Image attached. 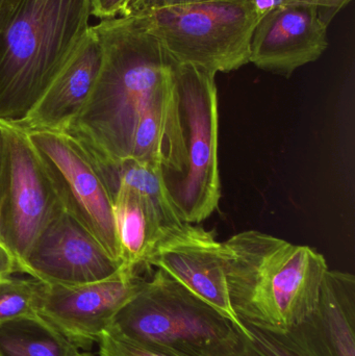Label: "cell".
<instances>
[{"label": "cell", "mask_w": 355, "mask_h": 356, "mask_svg": "<svg viewBox=\"0 0 355 356\" xmlns=\"http://www.w3.org/2000/svg\"><path fill=\"white\" fill-rule=\"evenodd\" d=\"M235 348L229 356H308L288 332L265 330L242 322Z\"/></svg>", "instance_id": "d6986e66"}, {"label": "cell", "mask_w": 355, "mask_h": 356, "mask_svg": "<svg viewBox=\"0 0 355 356\" xmlns=\"http://www.w3.org/2000/svg\"><path fill=\"white\" fill-rule=\"evenodd\" d=\"M20 273L18 264L14 259L10 251L0 243V282Z\"/></svg>", "instance_id": "d4e9b609"}, {"label": "cell", "mask_w": 355, "mask_h": 356, "mask_svg": "<svg viewBox=\"0 0 355 356\" xmlns=\"http://www.w3.org/2000/svg\"><path fill=\"white\" fill-rule=\"evenodd\" d=\"M208 1H217V0H129L122 17L133 16V15L140 14L146 10H154V8Z\"/></svg>", "instance_id": "44dd1931"}, {"label": "cell", "mask_w": 355, "mask_h": 356, "mask_svg": "<svg viewBox=\"0 0 355 356\" xmlns=\"http://www.w3.org/2000/svg\"><path fill=\"white\" fill-rule=\"evenodd\" d=\"M315 0H250L254 13L258 19L277 8L287 6H298V4H314Z\"/></svg>", "instance_id": "603a6c76"}, {"label": "cell", "mask_w": 355, "mask_h": 356, "mask_svg": "<svg viewBox=\"0 0 355 356\" xmlns=\"http://www.w3.org/2000/svg\"><path fill=\"white\" fill-rule=\"evenodd\" d=\"M71 137L87 154L101 178L110 200L119 190L131 191L149 204L163 228L183 223L169 197L162 169L133 159L110 158L87 142Z\"/></svg>", "instance_id": "9a60e30c"}, {"label": "cell", "mask_w": 355, "mask_h": 356, "mask_svg": "<svg viewBox=\"0 0 355 356\" xmlns=\"http://www.w3.org/2000/svg\"><path fill=\"white\" fill-rule=\"evenodd\" d=\"M133 17L177 64L215 75L250 63V41L260 21L250 0L167 6Z\"/></svg>", "instance_id": "5b68a950"}, {"label": "cell", "mask_w": 355, "mask_h": 356, "mask_svg": "<svg viewBox=\"0 0 355 356\" xmlns=\"http://www.w3.org/2000/svg\"><path fill=\"white\" fill-rule=\"evenodd\" d=\"M231 307L241 322L288 332L316 307L329 270L321 253L258 230L222 243Z\"/></svg>", "instance_id": "7a4b0ae2"}, {"label": "cell", "mask_w": 355, "mask_h": 356, "mask_svg": "<svg viewBox=\"0 0 355 356\" xmlns=\"http://www.w3.org/2000/svg\"><path fill=\"white\" fill-rule=\"evenodd\" d=\"M21 0H0V31L6 26L10 17Z\"/></svg>", "instance_id": "484cf974"}, {"label": "cell", "mask_w": 355, "mask_h": 356, "mask_svg": "<svg viewBox=\"0 0 355 356\" xmlns=\"http://www.w3.org/2000/svg\"><path fill=\"white\" fill-rule=\"evenodd\" d=\"M98 356H181L150 345L142 344L114 328H108L97 342Z\"/></svg>", "instance_id": "ffe728a7"}, {"label": "cell", "mask_w": 355, "mask_h": 356, "mask_svg": "<svg viewBox=\"0 0 355 356\" xmlns=\"http://www.w3.org/2000/svg\"><path fill=\"white\" fill-rule=\"evenodd\" d=\"M63 209L121 264L110 195L79 144L66 133L26 131Z\"/></svg>", "instance_id": "ba28073f"}, {"label": "cell", "mask_w": 355, "mask_h": 356, "mask_svg": "<svg viewBox=\"0 0 355 356\" xmlns=\"http://www.w3.org/2000/svg\"><path fill=\"white\" fill-rule=\"evenodd\" d=\"M350 1L352 0H315L314 4L318 8L321 19L329 25L336 15Z\"/></svg>", "instance_id": "cb8c5ba5"}, {"label": "cell", "mask_w": 355, "mask_h": 356, "mask_svg": "<svg viewBox=\"0 0 355 356\" xmlns=\"http://www.w3.org/2000/svg\"><path fill=\"white\" fill-rule=\"evenodd\" d=\"M92 0H21L0 31V121L18 125L89 31Z\"/></svg>", "instance_id": "3957f363"}, {"label": "cell", "mask_w": 355, "mask_h": 356, "mask_svg": "<svg viewBox=\"0 0 355 356\" xmlns=\"http://www.w3.org/2000/svg\"><path fill=\"white\" fill-rule=\"evenodd\" d=\"M44 282L15 275L0 282V324L15 320H42L39 315Z\"/></svg>", "instance_id": "ac0fdd59"}, {"label": "cell", "mask_w": 355, "mask_h": 356, "mask_svg": "<svg viewBox=\"0 0 355 356\" xmlns=\"http://www.w3.org/2000/svg\"><path fill=\"white\" fill-rule=\"evenodd\" d=\"M101 65V45L90 27L70 60L18 127L26 131H66L87 104Z\"/></svg>", "instance_id": "4fadbf2b"}, {"label": "cell", "mask_w": 355, "mask_h": 356, "mask_svg": "<svg viewBox=\"0 0 355 356\" xmlns=\"http://www.w3.org/2000/svg\"><path fill=\"white\" fill-rule=\"evenodd\" d=\"M308 356H355V277L327 270L314 311L288 332Z\"/></svg>", "instance_id": "5bb4252c"}, {"label": "cell", "mask_w": 355, "mask_h": 356, "mask_svg": "<svg viewBox=\"0 0 355 356\" xmlns=\"http://www.w3.org/2000/svg\"><path fill=\"white\" fill-rule=\"evenodd\" d=\"M102 48V65L81 115L64 133L110 158H131L140 119L175 85L176 62L133 16L91 26Z\"/></svg>", "instance_id": "6da1fadb"}, {"label": "cell", "mask_w": 355, "mask_h": 356, "mask_svg": "<svg viewBox=\"0 0 355 356\" xmlns=\"http://www.w3.org/2000/svg\"><path fill=\"white\" fill-rule=\"evenodd\" d=\"M145 282L139 274L123 269L108 280L92 284H44L39 315L75 346L90 350Z\"/></svg>", "instance_id": "30bf717a"}, {"label": "cell", "mask_w": 355, "mask_h": 356, "mask_svg": "<svg viewBox=\"0 0 355 356\" xmlns=\"http://www.w3.org/2000/svg\"><path fill=\"white\" fill-rule=\"evenodd\" d=\"M327 29L315 4L277 8L256 24L249 62L261 70L290 79L300 67L324 54L329 47Z\"/></svg>", "instance_id": "7c38bea8"}, {"label": "cell", "mask_w": 355, "mask_h": 356, "mask_svg": "<svg viewBox=\"0 0 355 356\" xmlns=\"http://www.w3.org/2000/svg\"><path fill=\"white\" fill-rule=\"evenodd\" d=\"M216 75L191 65L175 68L177 104L185 146V170L165 177L169 197L181 221L199 224L218 209V91Z\"/></svg>", "instance_id": "8992f818"}, {"label": "cell", "mask_w": 355, "mask_h": 356, "mask_svg": "<svg viewBox=\"0 0 355 356\" xmlns=\"http://www.w3.org/2000/svg\"><path fill=\"white\" fill-rule=\"evenodd\" d=\"M0 243L20 272L40 234L64 209L24 129L0 121Z\"/></svg>", "instance_id": "52a82bcc"}, {"label": "cell", "mask_w": 355, "mask_h": 356, "mask_svg": "<svg viewBox=\"0 0 355 356\" xmlns=\"http://www.w3.org/2000/svg\"><path fill=\"white\" fill-rule=\"evenodd\" d=\"M79 350L43 320L0 324V356H74Z\"/></svg>", "instance_id": "e0dca14e"}, {"label": "cell", "mask_w": 355, "mask_h": 356, "mask_svg": "<svg viewBox=\"0 0 355 356\" xmlns=\"http://www.w3.org/2000/svg\"><path fill=\"white\" fill-rule=\"evenodd\" d=\"M145 266L146 269L166 272L236 326L244 328L231 307L222 243L214 230L187 222L163 228L150 247Z\"/></svg>", "instance_id": "9c48e42d"}, {"label": "cell", "mask_w": 355, "mask_h": 356, "mask_svg": "<svg viewBox=\"0 0 355 356\" xmlns=\"http://www.w3.org/2000/svg\"><path fill=\"white\" fill-rule=\"evenodd\" d=\"M238 326L174 278L156 269L110 328L181 356H229Z\"/></svg>", "instance_id": "277c9868"}, {"label": "cell", "mask_w": 355, "mask_h": 356, "mask_svg": "<svg viewBox=\"0 0 355 356\" xmlns=\"http://www.w3.org/2000/svg\"><path fill=\"white\" fill-rule=\"evenodd\" d=\"M0 158H1V133H0Z\"/></svg>", "instance_id": "83f0119b"}, {"label": "cell", "mask_w": 355, "mask_h": 356, "mask_svg": "<svg viewBox=\"0 0 355 356\" xmlns=\"http://www.w3.org/2000/svg\"><path fill=\"white\" fill-rule=\"evenodd\" d=\"M74 356H98L94 355V353H90L89 350H79V353H76Z\"/></svg>", "instance_id": "4316f807"}, {"label": "cell", "mask_w": 355, "mask_h": 356, "mask_svg": "<svg viewBox=\"0 0 355 356\" xmlns=\"http://www.w3.org/2000/svg\"><path fill=\"white\" fill-rule=\"evenodd\" d=\"M122 270L93 234L63 211L40 234L20 273L46 284L79 286L108 280Z\"/></svg>", "instance_id": "8fae6325"}, {"label": "cell", "mask_w": 355, "mask_h": 356, "mask_svg": "<svg viewBox=\"0 0 355 356\" xmlns=\"http://www.w3.org/2000/svg\"><path fill=\"white\" fill-rule=\"evenodd\" d=\"M112 205L121 265L140 275L162 225L149 204L131 191L119 190Z\"/></svg>", "instance_id": "2e32d148"}, {"label": "cell", "mask_w": 355, "mask_h": 356, "mask_svg": "<svg viewBox=\"0 0 355 356\" xmlns=\"http://www.w3.org/2000/svg\"><path fill=\"white\" fill-rule=\"evenodd\" d=\"M129 0H92V16L100 20L122 17Z\"/></svg>", "instance_id": "7402d4cb"}]
</instances>
